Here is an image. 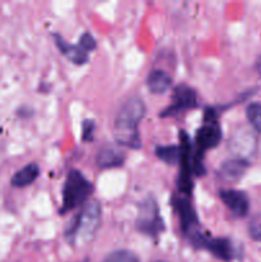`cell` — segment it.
Listing matches in <instances>:
<instances>
[{"label": "cell", "instance_id": "6da1fadb", "mask_svg": "<svg viewBox=\"0 0 261 262\" xmlns=\"http://www.w3.org/2000/svg\"><path fill=\"white\" fill-rule=\"evenodd\" d=\"M145 102L140 97H130L123 104L114 120L113 135L118 145L128 148L138 150L141 148V136L138 132V124L145 117Z\"/></svg>", "mask_w": 261, "mask_h": 262}, {"label": "cell", "instance_id": "7a4b0ae2", "mask_svg": "<svg viewBox=\"0 0 261 262\" xmlns=\"http://www.w3.org/2000/svg\"><path fill=\"white\" fill-rule=\"evenodd\" d=\"M101 205L91 201L81 207L66 230V239L72 246H82L91 242L101 224Z\"/></svg>", "mask_w": 261, "mask_h": 262}, {"label": "cell", "instance_id": "3957f363", "mask_svg": "<svg viewBox=\"0 0 261 262\" xmlns=\"http://www.w3.org/2000/svg\"><path fill=\"white\" fill-rule=\"evenodd\" d=\"M92 192H94V184L81 171L77 169L69 170L63 186V204L59 212L64 215L77 207H82Z\"/></svg>", "mask_w": 261, "mask_h": 262}, {"label": "cell", "instance_id": "277c9868", "mask_svg": "<svg viewBox=\"0 0 261 262\" xmlns=\"http://www.w3.org/2000/svg\"><path fill=\"white\" fill-rule=\"evenodd\" d=\"M222 127L217 123L216 113L212 107H206L205 110L204 124L197 129L196 137H194V154L199 159H202L204 154L207 150L216 147L222 141Z\"/></svg>", "mask_w": 261, "mask_h": 262}, {"label": "cell", "instance_id": "5b68a950", "mask_svg": "<svg viewBox=\"0 0 261 262\" xmlns=\"http://www.w3.org/2000/svg\"><path fill=\"white\" fill-rule=\"evenodd\" d=\"M136 228L138 232L143 233L148 237H158L165 229L164 220L159 211L158 202L155 201L154 197H147L138 206Z\"/></svg>", "mask_w": 261, "mask_h": 262}, {"label": "cell", "instance_id": "8992f818", "mask_svg": "<svg viewBox=\"0 0 261 262\" xmlns=\"http://www.w3.org/2000/svg\"><path fill=\"white\" fill-rule=\"evenodd\" d=\"M192 245L197 248L209 251L210 253L222 261H232L237 257V247L229 238L206 237L201 232H196L189 237Z\"/></svg>", "mask_w": 261, "mask_h": 262}, {"label": "cell", "instance_id": "52a82bcc", "mask_svg": "<svg viewBox=\"0 0 261 262\" xmlns=\"http://www.w3.org/2000/svg\"><path fill=\"white\" fill-rule=\"evenodd\" d=\"M173 207L178 214L179 222H181V229L187 238L191 237L193 233L199 232V217L196 211L192 206L191 201L186 196H174L173 197Z\"/></svg>", "mask_w": 261, "mask_h": 262}, {"label": "cell", "instance_id": "ba28073f", "mask_svg": "<svg viewBox=\"0 0 261 262\" xmlns=\"http://www.w3.org/2000/svg\"><path fill=\"white\" fill-rule=\"evenodd\" d=\"M197 107V95L192 87L188 84H178L173 91V102L170 106L160 113V117L166 118L176 115L178 113L186 112Z\"/></svg>", "mask_w": 261, "mask_h": 262}, {"label": "cell", "instance_id": "9c48e42d", "mask_svg": "<svg viewBox=\"0 0 261 262\" xmlns=\"http://www.w3.org/2000/svg\"><path fill=\"white\" fill-rule=\"evenodd\" d=\"M220 200L234 216L245 217L250 211V200L247 194L238 189H222Z\"/></svg>", "mask_w": 261, "mask_h": 262}, {"label": "cell", "instance_id": "30bf717a", "mask_svg": "<svg viewBox=\"0 0 261 262\" xmlns=\"http://www.w3.org/2000/svg\"><path fill=\"white\" fill-rule=\"evenodd\" d=\"M53 36L59 51H60L68 60H71L72 63L76 64V66H83V64H86L87 61H89V53H86L81 46L67 42V41L64 40L60 35H58V33H54Z\"/></svg>", "mask_w": 261, "mask_h": 262}, {"label": "cell", "instance_id": "8fae6325", "mask_svg": "<svg viewBox=\"0 0 261 262\" xmlns=\"http://www.w3.org/2000/svg\"><path fill=\"white\" fill-rule=\"evenodd\" d=\"M248 168V161L246 159H229V160L224 161L220 166L219 176L223 181L228 182V183H234V182L240 181L246 173Z\"/></svg>", "mask_w": 261, "mask_h": 262}, {"label": "cell", "instance_id": "7c38bea8", "mask_svg": "<svg viewBox=\"0 0 261 262\" xmlns=\"http://www.w3.org/2000/svg\"><path fill=\"white\" fill-rule=\"evenodd\" d=\"M125 155L122 150L113 145H105L97 154L96 163L102 169H113L124 164Z\"/></svg>", "mask_w": 261, "mask_h": 262}, {"label": "cell", "instance_id": "4fadbf2b", "mask_svg": "<svg viewBox=\"0 0 261 262\" xmlns=\"http://www.w3.org/2000/svg\"><path fill=\"white\" fill-rule=\"evenodd\" d=\"M230 148L234 151L235 155H238V158L246 159V156L250 155L255 148V138L248 130L235 133L230 140Z\"/></svg>", "mask_w": 261, "mask_h": 262}, {"label": "cell", "instance_id": "5bb4252c", "mask_svg": "<svg viewBox=\"0 0 261 262\" xmlns=\"http://www.w3.org/2000/svg\"><path fill=\"white\" fill-rule=\"evenodd\" d=\"M147 87L153 94L160 95L168 91L171 86V77L166 72L156 69L150 72L147 77Z\"/></svg>", "mask_w": 261, "mask_h": 262}, {"label": "cell", "instance_id": "9a60e30c", "mask_svg": "<svg viewBox=\"0 0 261 262\" xmlns=\"http://www.w3.org/2000/svg\"><path fill=\"white\" fill-rule=\"evenodd\" d=\"M38 176H40V168H38L37 164L31 163L28 165H26L25 168L20 169V170H18L13 176L12 186L15 187V188L27 187L30 184H32L37 179Z\"/></svg>", "mask_w": 261, "mask_h": 262}, {"label": "cell", "instance_id": "2e32d148", "mask_svg": "<svg viewBox=\"0 0 261 262\" xmlns=\"http://www.w3.org/2000/svg\"><path fill=\"white\" fill-rule=\"evenodd\" d=\"M155 154L161 161L168 165H176L181 160V148L179 146H158Z\"/></svg>", "mask_w": 261, "mask_h": 262}, {"label": "cell", "instance_id": "e0dca14e", "mask_svg": "<svg viewBox=\"0 0 261 262\" xmlns=\"http://www.w3.org/2000/svg\"><path fill=\"white\" fill-rule=\"evenodd\" d=\"M246 117L248 122L252 125L253 129L261 133V104L260 102H252L246 109Z\"/></svg>", "mask_w": 261, "mask_h": 262}, {"label": "cell", "instance_id": "ac0fdd59", "mask_svg": "<svg viewBox=\"0 0 261 262\" xmlns=\"http://www.w3.org/2000/svg\"><path fill=\"white\" fill-rule=\"evenodd\" d=\"M101 262H140L138 257L128 250H118L107 255Z\"/></svg>", "mask_w": 261, "mask_h": 262}, {"label": "cell", "instance_id": "d6986e66", "mask_svg": "<svg viewBox=\"0 0 261 262\" xmlns=\"http://www.w3.org/2000/svg\"><path fill=\"white\" fill-rule=\"evenodd\" d=\"M78 45L81 46L86 53H89V51H92L96 49V40H95L94 36L90 32H84L83 35L81 36V38H79Z\"/></svg>", "mask_w": 261, "mask_h": 262}, {"label": "cell", "instance_id": "ffe728a7", "mask_svg": "<svg viewBox=\"0 0 261 262\" xmlns=\"http://www.w3.org/2000/svg\"><path fill=\"white\" fill-rule=\"evenodd\" d=\"M95 130V123L94 120L86 119L82 123V140L83 141H91L94 137Z\"/></svg>", "mask_w": 261, "mask_h": 262}, {"label": "cell", "instance_id": "44dd1931", "mask_svg": "<svg viewBox=\"0 0 261 262\" xmlns=\"http://www.w3.org/2000/svg\"><path fill=\"white\" fill-rule=\"evenodd\" d=\"M256 68H257L258 74H260V76H261V56H260V58H258L257 63H256Z\"/></svg>", "mask_w": 261, "mask_h": 262}, {"label": "cell", "instance_id": "7402d4cb", "mask_svg": "<svg viewBox=\"0 0 261 262\" xmlns=\"http://www.w3.org/2000/svg\"><path fill=\"white\" fill-rule=\"evenodd\" d=\"M155 262H166V261H155Z\"/></svg>", "mask_w": 261, "mask_h": 262}]
</instances>
